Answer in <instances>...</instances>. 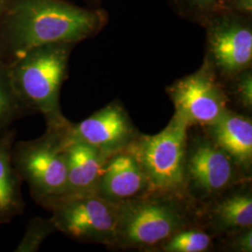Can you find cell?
Masks as SVG:
<instances>
[{
    "label": "cell",
    "mask_w": 252,
    "mask_h": 252,
    "mask_svg": "<svg viewBox=\"0 0 252 252\" xmlns=\"http://www.w3.org/2000/svg\"><path fill=\"white\" fill-rule=\"evenodd\" d=\"M108 23L101 9H83L62 0H25L16 7L10 43L17 58L38 46L75 44L94 36Z\"/></svg>",
    "instance_id": "6da1fadb"
},
{
    "label": "cell",
    "mask_w": 252,
    "mask_h": 252,
    "mask_svg": "<svg viewBox=\"0 0 252 252\" xmlns=\"http://www.w3.org/2000/svg\"><path fill=\"white\" fill-rule=\"evenodd\" d=\"M71 43L38 46L19 57L9 69L12 86L31 112H38L49 128H63L69 121L63 116L60 91L66 76Z\"/></svg>",
    "instance_id": "7a4b0ae2"
},
{
    "label": "cell",
    "mask_w": 252,
    "mask_h": 252,
    "mask_svg": "<svg viewBox=\"0 0 252 252\" xmlns=\"http://www.w3.org/2000/svg\"><path fill=\"white\" fill-rule=\"evenodd\" d=\"M115 249H153L190 224L189 200L148 192L119 203Z\"/></svg>",
    "instance_id": "3957f363"
},
{
    "label": "cell",
    "mask_w": 252,
    "mask_h": 252,
    "mask_svg": "<svg viewBox=\"0 0 252 252\" xmlns=\"http://www.w3.org/2000/svg\"><path fill=\"white\" fill-rule=\"evenodd\" d=\"M188 130L189 126L174 114L160 133L139 135L126 148L144 172L149 192L186 198L185 159Z\"/></svg>",
    "instance_id": "277c9868"
},
{
    "label": "cell",
    "mask_w": 252,
    "mask_h": 252,
    "mask_svg": "<svg viewBox=\"0 0 252 252\" xmlns=\"http://www.w3.org/2000/svg\"><path fill=\"white\" fill-rule=\"evenodd\" d=\"M67 126L59 129L47 127L41 136L19 141L12 147L15 170L27 183L33 199L43 207L65 193Z\"/></svg>",
    "instance_id": "5b68a950"
},
{
    "label": "cell",
    "mask_w": 252,
    "mask_h": 252,
    "mask_svg": "<svg viewBox=\"0 0 252 252\" xmlns=\"http://www.w3.org/2000/svg\"><path fill=\"white\" fill-rule=\"evenodd\" d=\"M46 209L56 230L80 242L111 247L118 221L119 205L96 193L63 195L52 201Z\"/></svg>",
    "instance_id": "8992f818"
},
{
    "label": "cell",
    "mask_w": 252,
    "mask_h": 252,
    "mask_svg": "<svg viewBox=\"0 0 252 252\" xmlns=\"http://www.w3.org/2000/svg\"><path fill=\"white\" fill-rule=\"evenodd\" d=\"M244 179L248 178L208 135H195L189 142L187 140L185 195L188 200L211 202Z\"/></svg>",
    "instance_id": "52a82bcc"
},
{
    "label": "cell",
    "mask_w": 252,
    "mask_h": 252,
    "mask_svg": "<svg viewBox=\"0 0 252 252\" xmlns=\"http://www.w3.org/2000/svg\"><path fill=\"white\" fill-rule=\"evenodd\" d=\"M203 27L207 30L205 58L221 80L230 81L252 68V16L222 10L211 16Z\"/></svg>",
    "instance_id": "ba28073f"
},
{
    "label": "cell",
    "mask_w": 252,
    "mask_h": 252,
    "mask_svg": "<svg viewBox=\"0 0 252 252\" xmlns=\"http://www.w3.org/2000/svg\"><path fill=\"white\" fill-rule=\"evenodd\" d=\"M166 94L175 106V115L189 127L209 126L228 108L225 86L207 58L198 70L173 82Z\"/></svg>",
    "instance_id": "9c48e42d"
},
{
    "label": "cell",
    "mask_w": 252,
    "mask_h": 252,
    "mask_svg": "<svg viewBox=\"0 0 252 252\" xmlns=\"http://www.w3.org/2000/svg\"><path fill=\"white\" fill-rule=\"evenodd\" d=\"M139 135L126 108L118 101L109 103L79 124L70 122L66 127L68 138L108 154L125 150Z\"/></svg>",
    "instance_id": "30bf717a"
},
{
    "label": "cell",
    "mask_w": 252,
    "mask_h": 252,
    "mask_svg": "<svg viewBox=\"0 0 252 252\" xmlns=\"http://www.w3.org/2000/svg\"><path fill=\"white\" fill-rule=\"evenodd\" d=\"M149 192L144 172L127 149L114 153L106 162L95 193L109 202L119 204Z\"/></svg>",
    "instance_id": "8fae6325"
},
{
    "label": "cell",
    "mask_w": 252,
    "mask_h": 252,
    "mask_svg": "<svg viewBox=\"0 0 252 252\" xmlns=\"http://www.w3.org/2000/svg\"><path fill=\"white\" fill-rule=\"evenodd\" d=\"M206 127L207 135L249 178L252 165V119L227 108L216 122Z\"/></svg>",
    "instance_id": "7c38bea8"
},
{
    "label": "cell",
    "mask_w": 252,
    "mask_h": 252,
    "mask_svg": "<svg viewBox=\"0 0 252 252\" xmlns=\"http://www.w3.org/2000/svg\"><path fill=\"white\" fill-rule=\"evenodd\" d=\"M65 155L67 179L64 195L95 193L102 170L113 154L66 135Z\"/></svg>",
    "instance_id": "4fadbf2b"
},
{
    "label": "cell",
    "mask_w": 252,
    "mask_h": 252,
    "mask_svg": "<svg viewBox=\"0 0 252 252\" xmlns=\"http://www.w3.org/2000/svg\"><path fill=\"white\" fill-rule=\"evenodd\" d=\"M233 189L209 202L212 205L207 210L208 221L219 234H233L252 228V189Z\"/></svg>",
    "instance_id": "5bb4252c"
},
{
    "label": "cell",
    "mask_w": 252,
    "mask_h": 252,
    "mask_svg": "<svg viewBox=\"0 0 252 252\" xmlns=\"http://www.w3.org/2000/svg\"><path fill=\"white\" fill-rule=\"evenodd\" d=\"M15 132L9 129L0 135V226L24 213L21 183L12 162Z\"/></svg>",
    "instance_id": "9a60e30c"
},
{
    "label": "cell",
    "mask_w": 252,
    "mask_h": 252,
    "mask_svg": "<svg viewBox=\"0 0 252 252\" xmlns=\"http://www.w3.org/2000/svg\"><path fill=\"white\" fill-rule=\"evenodd\" d=\"M31 112L25 103L20 99L14 90L9 72L0 71V135L10 129V126Z\"/></svg>",
    "instance_id": "2e32d148"
},
{
    "label": "cell",
    "mask_w": 252,
    "mask_h": 252,
    "mask_svg": "<svg viewBox=\"0 0 252 252\" xmlns=\"http://www.w3.org/2000/svg\"><path fill=\"white\" fill-rule=\"evenodd\" d=\"M173 10L190 23L203 25L208 19L224 10L225 0H166Z\"/></svg>",
    "instance_id": "e0dca14e"
},
{
    "label": "cell",
    "mask_w": 252,
    "mask_h": 252,
    "mask_svg": "<svg viewBox=\"0 0 252 252\" xmlns=\"http://www.w3.org/2000/svg\"><path fill=\"white\" fill-rule=\"evenodd\" d=\"M213 239L198 229H183L162 242L159 248L164 252H205L212 248Z\"/></svg>",
    "instance_id": "ac0fdd59"
},
{
    "label": "cell",
    "mask_w": 252,
    "mask_h": 252,
    "mask_svg": "<svg viewBox=\"0 0 252 252\" xmlns=\"http://www.w3.org/2000/svg\"><path fill=\"white\" fill-rule=\"evenodd\" d=\"M56 231L51 219H43L41 217L31 218L27 222L24 236L14 252H37L47 237Z\"/></svg>",
    "instance_id": "d6986e66"
},
{
    "label": "cell",
    "mask_w": 252,
    "mask_h": 252,
    "mask_svg": "<svg viewBox=\"0 0 252 252\" xmlns=\"http://www.w3.org/2000/svg\"><path fill=\"white\" fill-rule=\"evenodd\" d=\"M230 81L232 82V90L237 103L252 111V68H248L236 75Z\"/></svg>",
    "instance_id": "ffe728a7"
},
{
    "label": "cell",
    "mask_w": 252,
    "mask_h": 252,
    "mask_svg": "<svg viewBox=\"0 0 252 252\" xmlns=\"http://www.w3.org/2000/svg\"><path fill=\"white\" fill-rule=\"evenodd\" d=\"M229 249L232 252H252V228L245 229L240 232L231 234Z\"/></svg>",
    "instance_id": "44dd1931"
},
{
    "label": "cell",
    "mask_w": 252,
    "mask_h": 252,
    "mask_svg": "<svg viewBox=\"0 0 252 252\" xmlns=\"http://www.w3.org/2000/svg\"><path fill=\"white\" fill-rule=\"evenodd\" d=\"M224 10H231L252 16V0H225Z\"/></svg>",
    "instance_id": "7402d4cb"
}]
</instances>
